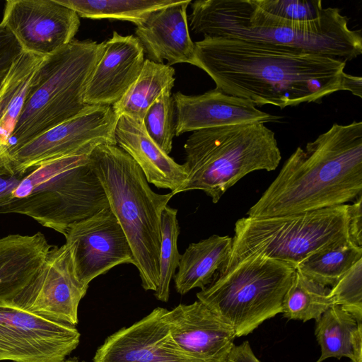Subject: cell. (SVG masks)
Wrapping results in <instances>:
<instances>
[{
    "label": "cell",
    "instance_id": "obj_3",
    "mask_svg": "<svg viewBox=\"0 0 362 362\" xmlns=\"http://www.w3.org/2000/svg\"><path fill=\"white\" fill-rule=\"evenodd\" d=\"M337 8L320 18L294 22L274 16L254 0H197L190 28L204 37H226L345 62L362 54L361 30H351Z\"/></svg>",
    "mask_w": 362,
    "mask_h": 362
},
{
    "label": "cell",
    "instance_id": "obj_37",
    "mask_svg": "<svg viewBox=\"0 0 362 362\" xmlns=\"http://www.w3.org/2000/svg\"><path fill=\"white\" fill-rule=\"evenodd\" d=\"M352 353L353 358L351 362H362V322L358 323L353 334Z\"/></svg>",
    "mask_w": 362,
    "mask_h": 362
},
{
    "label": "cell",
    "instance_id": "obj_23",
    "mask_svg": "<svg viewBox=\"0 0 362 362\" xmlns=\"http://www.w3.org/2000/svg\"><path fill=\"white\" fill-rule=\"evenodd\" d=\"M45 57L23 51L0 80V148L8 141L20 117L35 73Z\"/></svg>",
    "mask_w": 362,
    "mask_h": 362
},
{
    "label": "cell",
    "instance_id": "obj_21",
    "mask_svg": "<svg viewBox=\"0 0 362 362\" xmlns=\"http://www.w3.org/2000/svg\"><path fill=\"white\" fill-rule=\"evenodd\" d=\"M52 246L41 232L0 238V300H11L30 283Z\"/></svg>",
    "mask_w": 362,
    "mask_h": 362
},
{
    "label": "cell",
    "instance_id": "obj_4",
    "mask_svg": "<svg viewBox=\"0 0 362 362\" xmlns=\"http://www.w3.org/2000/svg\"><path fill=\"white\" fill-rule=\"evenodd\" d=\"M90 161L129 241L142 287L155 292L159 283L161 214L174 195L153 192L139 166L117 145L97 146Z\"/></svg>",
    "mask_w": 362,
    "mask_h": 362
},
{
    "label": "cell",
    "instance_id": "obj_36",
    "mask_svg": "<svg viewBox=\"0 0 362 362\" xmlns=\"http://www.w3.org/2000/svg\"><path fill=\"white\" fill-rule=\"evenodd\" d=\"M343 90L350 91L359 98L362 97V78L345 73L343 78Z\"/></svg>",
    "mask_w": 362,
    "mask_h": 362
},
{
    "label": "cell",
    "instance_id": "obj_32",
    "mask_svg": "<svg viewBox=\"0 0 362 362\" xmlns=\"http://www.w3.org/2000/svg\"><path fill=\"white\" fill-rule=\"evenodd\" d=\"M265 11L294 22H309L320 18L328 11L320 0H254Z\"/></svg>",
    "mask_w": 362,
    "mask_h": 362
},
{
    "label": "cell",
    "instance_id": "obj_11",
    "mask_svg": "<svg viewBox=\"0 0 362 362\" xmlns=\"http://www.w3.org/2000/svg\"><path fill=\"white\" fill-rule=\"evenodd\" d=\"M76 326L56 322L0 300V361L63 362L80 342Z\"/></svg>",
    "mask_w": 362,
    "mask_h": 362
},
{
    "label": "cell",
    "instance_id": "obj_35",
    "mask_svg": "<svg viewBox=\"0 0 362 362\" xmlns=\"http://www.w3.org/2000/svg\"><path fill=\"white\" fill-rule=\"evenodd\" d=\"M223 362H260L252 351L247 341L233 345Z\"/></svg>",
    "mask_w": 362,
    "mask_h": 362
},
{
    "label": "cell",
    "instance_id": "obj_18",
    "mask_svg": "<svg viewBox=\"0 0 362 362\" xmlns=\"http://www.w3.org/2000/svg\"><path fill=\"white\" fill-rule=\"evenodd\" d=\"M173 97L175 136L231 124L275 122L279 118L261 111L248 100L228 95L216 88L196 95L176 92Z\"/></svg>",
    "mask_w": 362,
    "mask_h": 362
},
{
    "label": "cell",
    "instance_id": "obj_38",
    "mask_svg": "<svg viewBox=\"0 0 362 362\" xmlns=\"http://www.w3.org/2000/svg\"><path fill=\"white\" fill-rule=\"evenodd\" d=\"M11 166L7 151L0 148V168Z\"/></svg>",
    "mask_w": 362,
    "mask_h": 362
},
{
    "label": "cell",
    "instance_id": "obj_26",
    "mask_svg": "<svg viewBox=\"0 0 362 362\" xmlns=\"http://www.w3.org/2000/svg\"><path fill=\"white\" fill-rule=\"evenodd\" d=\"M329 291L330 288L320 284L296 269L284 296L281 313L288 320L304 322L313 319L316 321L334 305Z\"/></svg>",
    "mask_w": 362,
    "mask_h": 362
},
{
    "label": "cell",
    "instance_id": "obj_34",
    "mask_svg": "<svg viewBox=\"0 0 362 362\" xmlns=\"http://www.w3.org/2000/svg\"><path fill=\"white\" fill-rule=\"evenodd\" d=\"M348 213L349 240L355 245L362 247V195L348 206Z\"/></svg>",
    "mask_w": 362,
    "mask_h": 362
},
{
    "label": "cell",
    "instance_id": "obj_22",
    "mask_svg": "<svg viewBox=\"0 0 362 362\" xmlns=\"http://www.w3.org/2000/svg\"><path fill=\"white\" fill-rule=\"evenodd\" d=\"M232 248V238L213 235L189 245L181 257L174 276L177 292L186 294L195 288L204 289L227 261Z\"/></svg>",
    "mask_w": 362,
    "mask_h": 362
},
{
    "label": "cell",
    "instance_id": "obj_31",
    "mask_svg": "<svg viewBox=\"0 0 362 362\" xmlns=\"http://www.w3.org/2000/svg\"><path fill=\"white\" fill-rule=\"evenodd\" d=\"M329 296L334 304L349 313L362 322V259L330 288Z\"/></svg>",
    "mask_w": 362,
    "mask_h": 362
},
{
    "label": "cell",
    "instance_id": "obj_1",
    "mask_svg": "<svg viewBox=\"0 0 362 362\" xmlns=\"http://www.w3.org/2000/svg\"><path fill=\"white\" fill-rule=\"evenodd\" d=\"M346 62L243 40L204 37L190 64L204 71L223 93L258 106L284 109L320 103L343 90Z\"/></svg>",
    "mask_w": 362,
    "mask_h": 362
},
{
    "label": "cell",
    "instance_id": "obj_20",
    "mask_svg": "<svg viewBox=\"0 0 362 362\" xmlns=\"http://www.w3.org/2000/svg\"><path fill=\"white\" fill-rule=\"evenodd\" d=\"M115 140L117 145L139 166L148 183L174 192L185 181L187 174L183 165L177 163L148 136L143 124L120 116Z\"/></svg>",
    "mask_w": 362,
    "mask_h": 362
},
{
    "label": "cell",
    "instance_id": "obj_19",
    "mask_svg": "<svg viewBox=\"0 0 362 362\" xmlns=\"http://www.w3.org/2000/svg\"><path fill=\"white\" fill-rule=\"evenodd\" d=\"M191 0L176 4L153 13L141 25L136 26L135 34L142 45L148 59L168 65L191 64L194 42L191 39L187 8Z\"/></svg>",
    "mask_w": 362,
    "mask_h": 362
},
{
    "label": "cell",
    "instance_id": "obj_24",
    "mask_svg": "<svg viewBox=\"0 0 362 362\" xmlns=\"http://www.w3.org/2000/svg\"><path fill=\"white\" fill-rule=\"evenodd\" d=\"M172 66L146 59L142 70L124 95L112 107L119 117L126 116L138 123L154 101L163 93L171 91L175 83Z\"/></svg>",
    "mask_w": 362,
    "mask_h": 362
},
{
    "label": "cell",
    "instance_id": "obj_29",
    "mask_svg": "<svg viewBox=\"0 0 362 362\" xmlns=\"http://www.w3.org/2000/svg\"><path fill=\"white\" fill-rule=\"evenodd\" d=\"M177 214V209L167 205L161 214L159 283L154 296L162 302H168L169 299L170 284L181 257L177 250L180 228Z\"/></svg>",
    "mask_w": 362,
    "mask_h": 362
},
{
    "label": "cell",
    "instance_id": "obj_28",
    "mask_svg": "<svg viewBox=\"0 0 362 362\" xmlns=\"http://www.w3.org/2000/svg\"><path fill=\"white\" fill-rule=\"evenodd\" d=\"M362 259V247L348 243L315 253L296 269L327 287H332L352 266Z\"/></svg>",
    "mask_w": 362,
    "mask_h": 362
},
{
    "label": "cell",
    "instance_id": "obj_16",
    "mask_svg": "<svg viewBox=\"0 0 362 362\" xmlns=\"http://www.w3.org/2000/svg\"><path fill=\"white\" fill-rule=\"evenodd\" d=\"M165 319L177 345L202 362H223L234 345L232 327L199 300L167 310Z\"/></svg>",
    "mask_w": 362,
    "mask_h": 362
},
{
    "label": "cell",
    "instance_id": "obj_12",
    "mask_svg": "<svg viewBox=\"0 0 362 362\" xmlns=\"http://www.w3.org/2000/svg\"><path fill=\"white\" fill-rule=\"evenodd\" d=\"M64 237L75 277L84 287L115 266L134 264L129 241L110 207L74 223Z\"/></svg>",
    "mask_w": 362,
    "mask_h": 362
},
{
    "label": "cell",
    "instance_id": "obj_15",
    "mask_svg": "<svg viewBox=\"0 0 362 362\" xmlns=\"http://www.w3.org/2000/svg\"><path fill=\"white\" fill-rule=\"evenodd\" d=\"M166 310L156 308L110 335L97 349L93 362H202L175 341L165 319Z\"/></svg>",
    "mask_w": 362,
    "mask_h": 362
},
{
    "label": "cell",
    "instance_id": "obj_13",
    "mask_svg": "<svg viewBox=\"0 0 362 362\" xmlns=\"http://www.w3.org/2000/svg\"><path fill=\"white\" fill-rule=\"evenodd\" d=\"M87 290L75 277L66 245H52L37 274L6 302L46 320L76 326Z\"/></svg>",
    "mask_w": 362,
    "mask_h": 362
},
{
    "label": "cell",
    "instance_id": "obj_5",
    "mask_svg": "<svg viewBox=\"0 0 362 362\" xmlns=\"http://www.w3.org/2000/svg\"><path fill=\"white\" fill-rule=\"evenodd\" d=\"M184 149L187 178L173 194L202 190L214 203L246 175L274 170L281 159L274 132L262 122L193 132Z\"/></svg>",
    "mask_w": 362,
    "mask_h": 362
},
{
    "label": "cell",
    "instance_id": "obj_30",
    "mask_svg": "<svg viewBox=\"0 0 362 362\" xmlns=\"http://www.w3.org/2000/svg\"><path fill=\"white\" fill-rule=\"evenodd\" d=\"M175 117L173 97L166 91L150 106L142 122L148 136L167 154L173 148Z\"/></svg>",
    "mask_w": 362,
    "mask_h": 362
},
{
    "label": "cell",
    "instance_id": "obj_17",
    "mask_svg": "<svg viewBox=\"0 0 362 362\" xmlns=\"http://www.w3.org/2000/svg\"><path fill=\"white\" fill-rule=\"evenodd\" d=\"M105 44L104 52L87 84L84 96L87 105L112 106L136 80L144 64V49L136 36L113 31Z\"/></svg>",
    "mask_w": 362,
    "mask_h": 362
},
{
    "label": "cell",
    "instance_id": "obj_10",
    "mask_svg": "<svg viewBox=\"0 0 362 362\" xmlns=\"http://www.w3.org/2000/svg\"><path fill=\"white\" fill-rule=\"evenodd\" d=\"M118 119L112 106L88 105L75 117L8 151L11 168L23 173L54 159L89 154L100 144L117 145Z\"/></svg>",
    "mask_w": 362,
    "mask_h": 362
},
{
    "label": "cell",
    "instance_id": "obj_27",
    "mask_svg": "<svg viewBox=\"0 0 362 362\" xmlns=\"http://www.w3.org/2000/svg\"><path fill=\"white\" fill-rule=\"evenodd\" d=\"M315 322V334L321 349L316 362L342 357L351 361L353 334L360 322L338 305L329 308Z\"/></svg>",
    "mask_w": 362,
    "mask_h": 362
},
{
    "label": "cell",
    "instance_id": "obj_25",
    "mask_svg": "<svg viewBox=\"0 0 362 362\" xmlns=\"http://www.w3.org/2000/svg\"><path fill=\"white\" fill-rule=\"evenodd\" d=\"M89 19L129 21L139 26L155 11L173 5L175 0H56Z\"/></svg>",
    "mask_w": 362,
    "mask_h": 362
},
{
    "label": "cell",
    "instance_id": "obj_8",
    "mask_svg": "<svg viewBox=\"0 0 362 362\" xmlns=\"http://www.w3.org/2000/svg\"><path fill=\"white\" fill-rule=\"evenodd\" d=\"M349 204L280 216L238 219L232 248L217 273L238 262L259 255L290 264L295 269L321 251L348 243Z\"/></svg>",
    "mask_w": 362,
    "mask_h": 362
},
{
    "label": "cell",
    "instance_id": "obj_14",
    "mask_svg": "<svg viewBox=\"0 0 362 362\" xmlns=\"http://www.w3.org/2000/svg\"><path fill=\"white\" fill-rule=\"evenodd\" d=\"M76 11L56 0H8L1 23L25 52L49 56L74 39L80 25Z\"/></svg>",
    "mask_w": 362,
    "mask_h": 362
},
{
    "label": "cell",
    "instance_id": "obj_7",
    "mask_svg": "<svg viewBox=\"0 0 362 362\" xmlns=\"http://www.w3.org/2000/svg\"><path fill=\"white\" fill-rule=\"evenodd\" d=\"M105 42L74 40L44 57L8 141L7 152L81 113Z\"/></svg>",
    "mask_w": 362,
    "mask_h": 362
},
{
    "label": "cell",
    "instance_id": "obj_33",
    "mask_svg": "<svg viewBox=\"0 0 362 362\" xmlns=\"http://www.w3.org/2000/svg\"><path fill=\"white\" fill-rule=\"evenodd\" d=\"M23 51L14 35L0 23V80L7 74Z\"/></svg>",
    "mask_w": 362,
    "mask_h": 362
},
{
    "label": "cell",
    "instance_id": "obj_2",
    "mask_svg": "<svg viewBox=\"0 0 362 362\" xmlns=\"http://www.w3.org/2000/svg\"><path fill=\"white\" fill-rule=\"evenodd\" d=\"M362 195V122L334 123L298 147L247 212L264 218L333 207Z\"/></svg>",
    "mask_w": 362,
    "mask_h": 362
},
{
    "label": "cell",
    "instance_id": "obj_39",
    "mask_svg": "<svg viewBox=\"0 0 362 362\" xmlns=\"http://www.w3.org/2000/svg\"><path fill=\"white\" fill-rule=\"evenodd\" d=\"M63 362H79L78 361H74V360H65Z\"/></svg>",
    "mask_w": 362,
    "mask_h": 362
},
{
    "label": "cell",
    "instance_id": "obj_9",
    "mask_svg": "<svg viewBox=\"0 0 362 362\" xmlns=\"http://www.w3.org/2000/svg\"><path fill=\"white\" fill-rule=\"evenodd\" d=\"M295 271L285 262L251 255L228 271L216 273L197 297L232 327L236 337L247 336L281 313Z\"/></svg>",
    "mask_w": 362,
    "mask_h": 362
},
{
    "label": "cell",
    "instance_id": "obj_6",
    "mask_svg": "<svg viewBox=\"0 0 362 362\" xmlns=\"http://www.w3.org/2000/svg\"><path fill=\"white\" fill-rule=\"evenodd\" d=\"M110 207L90 153L54 159L28 169L0 214L28 216L65 235L74 223Z\"/></svg>",
    "mask_w": 362,
    "mask_h": 362
}]
</instances>
